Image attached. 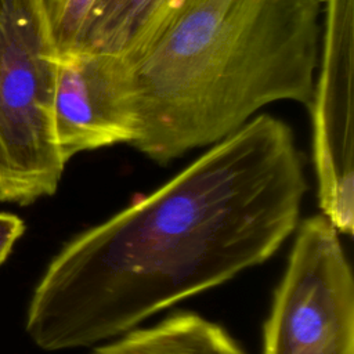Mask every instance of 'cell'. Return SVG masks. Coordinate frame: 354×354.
Listing matches in <instances>:
<instances>
[{"label":"cell","mask_w":354,"mask_h":354,"mask_svg":"<svg viewBox=\"0 0 354 354\" xmlns=\"http://www.w3.org/2000/svg\"><path fill=\"white\" fill-rule=\"evenodd\" d=\"M307 191L292 129L260 113L153 192L69 242L33 289L25 329L46 351L87 347L268 260Z\"/></svg>","instance_id":"6da1fadb"},{"label":"cell","mask_w":354,"mask_h":354,"mask_svg":"<svg viewBox=\"0 0 354 354\" xmlns=\"http://www.w3.org/2000/svg\"><path fill=\"white\" fill-rule=\"evenodd\" d=\"M321 0H195L130 68L131 145L158 163L212 145L278 101L310 106Z\"/></svg>","instance_id":"7a4b0ae2"},{"label":"cell","mask_w":354,"mask_h":354,"mask_svg":"<svg viewBox=\"0 0 354 354\" xmlns=\"http://www.w3.org/2000/svg\"><path fill=\"white\" fill-rule=\"evenodd\" d=\"M54 58L37 0H0V202L26 206L58 188Z\"/></svg>","instance_id":"3957f363"},{"label":"cell","mask_w":354,"mask_h":354,"mask_svg":"<svg viewBox=\"0 0 354 354\" xmlns=\"http://www.w3.org/2000/svg\"><path fill=\"white\" fill-rule=\"evenodd\" d=\"M261 354H354V281L337 230L304 218L263 329Z\"/></svg>","instance_id":"277c9868"},{"label":"cell","mask_w":354,"mask_h":354,"mask_svg":"<svg viewBox=\"0 0 354 354\" xmlns=\"http://www.w3.org/2000/svg\"><path fill=\"white\" fill-rule=\"evenodd\" d=\"M322 25L310 112L322 214L337 232L354 228V0H321Z\"/></svg>","instance_id":"5b68a950"},{"label":"cell","mask_w":354,"mask_h":354,"mask_svg":"<svg viewBox=\"0 0 354 354\" xmlns=\"http://www.w3.org/2000/svg\"><path fill=\"white\" fill-rule=\"evenodd\" d=\"M53 129L66 163L84 151L133 142L137 130L129 64L76 48L55 54Z\"/></svg>","instance_id":"8992f818"},{"label":"cell","mask_w":354,"mask_h":354,"mask_svg":"<svg viewBox=\"0 0 354 354\" xmlns=\"http://www.w3.org/2000/svg\"><path fill=\"white\" fill-rule=\"evenodd\" d=\"M195 0H119L94 18L80 48L118 55L130 61Z\"/></svg>","instance_id":"52a82bcc"},{"label":"cell","mask_w":354,"mask_h":354,"mask_svg":"<svg viewBox=\"0 0 354 354\" xmlns=\"http://www.w3.org/2000/svg\"><path fill=\"white\" fill-rule=\"evenodd\" d=\"M91 354H246L218 324L178 311L155 326L131 329L124 336L97 347Z\"/></svg>","instance_id":"ba28073f"},{"label":"cell","mask_w":354,"mask_h":354,"mask_svg":"<svg viewBox=\"0 0 354 354\" xmlns=\"http://www.w3.org/2000/svg\"><path fill=\"white\" fill-rule=\"evenodd\" d=\"M55 54L83 46L97 0H37Z\"/></svg>","instance_id":"9c48e42d"},{"label":"cell","mask_w":354,"mask_h":354,"mask_svg":"<svg viewBox=\"0 0 354 354\" xmlns=\"http://www.w3.org/2000/svg\"><path fill=\"white\" fill-rule=\"evenodd\" d=\"M24 231L25 223L22 218L12 213L0 212V264L6 261Z\"/></svg>","instance_id":"30bf717a"},{"label":"cell","mask_w":354,"mask_h":354,"mask_svg":"<svg viewBox=\"0 0 354 354\" xmlns=\"http://www.w3.org/2000/svg\"><path fill=\"white\" fill-rule=\"evenodd\" d=\"M118 1H119V0H97V4H95V7H94V11H93V14H91V18H90L88 24H90L94 18H97V17H100L101 14L106 12L108 10H111ZM87 28H88V26H87ZM84 36H86V35H84Z\"/></svg>","instance_id":"8fae6325"}]
</instances>
